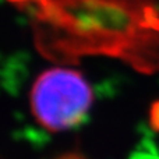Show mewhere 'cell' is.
I'll return each instance as SVG.
<instances>
[{"mask_svg":"<svg viewBox=\"0 0 159 159\" xmlns=\"http://www.w3.org/2000/svg\"><path fill=\"white\" fill-rule=\"evenodd\" d=\"M93 102L89 82L81 73L55 67L38 75L30 103L36 121L49 131H67L87 119Z\"/></svg>","mask_w":159,"mask_h":159,"instance_id":"1","label":"cell"},{"mask_svg":"<svg viewBox=\"0 0 159 159\" xmlns=\"http://www.w3.org/2000/svg\"><path fill=\"white\" fill-rule=\"evenodd\" d=\"M59 159H84V158L80 157V155L71 154V155H66V157H61V158H59Z\"/></svg>","mask_w":159,"mask_h":159,"instance_id":"2","label":"cell"}]
</instances>
